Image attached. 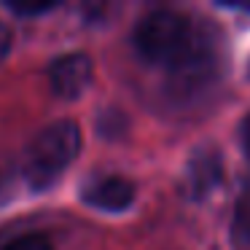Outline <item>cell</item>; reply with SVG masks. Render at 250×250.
Listing matches in <instances>:
<instances>
[{"mask_svg": "<svg viewBox=\"0 0 250 250\" xmlns=\"http://www.w3.org/2000/svg\"><path fill=\"white\" fill-rule=\"evenodd\" d=\"M137 57L180 83H205L218 65V33L191 14L159 8L132 33Z\"/></svg>", "mask_w": 250, "mask_h": 250, "instance_id": "obj_1", "label": "cell"}, {"mask_svg": "<svg viewBox=\"0 0 250 250\" xmlns=\"http://www.w3.org/2000/svg\"><path fill=\"white\" fill-rule=\"evenodd\" d=\"M81 153V129L76 121L60 119L38 132L24 148L22 172L33 191H46L65 175Z\"/></svg>", "mask_w": 250, "mask_h": 250, "instance_id": "obj_2", "label": "cell"}, {"mask_svg": "<svg viewBox=\"0 0 250 250\" xmlns=\"http://www.w3.org/2000/svg\"><path fill=\"white\" fill-rule=\"evenodd\" d=\"M92 73L94 65L86 54H62L49 65V86L62 100H78L92 83Z\"/></svg>", "mask_w": 250, "mask_h": 250, "instance_id": "obj_3", "label": "cell"}, {"mask_svg": "<svg viewBox=\"0 0 250 250\" xmlns=\"http://www.w3.org/2000/svg\"><path fill=\"white\" fill-rule=\"evenodd\" d=\"M81 199L89 207H94V210L116 215V212H124L132 207V202H135V183L129 178H124V175H103V178L83 186Z\"/></svg>", "mask_w": 250, "mask_h": 250, "instance_id": "obj_4", "label": "cell"}, {"mask_svg": "<svg viewBox=\"0 0 250 250\" xmlns=\"http://www.w3.org/2000/svg\"><path fill=\"white\" fill-rule=\"evenodd\" d=\"M223 164L215 151H196L186 169V188L191 196H205L210 188H215L223 178Z\"/></svg>", "mask_w": 250, "mask_h": 250, "instance_id": "obj_5", "label": "cell"}, {"mask_svg": "<svg viewBox=\"0 0 250 250\" xmlns=\"http://www.w3.org/2000/svg\"><path fill=\"white\" fill-rule=\"evenodd\" d=\"M234 239L239 245H250V194H245L237 202V210H234Z\"/></svg>", "mask_w": 250, "mask_h": 250, "instance_id": "obj_6", "label": "cell"}, {"mask_svg": "<svg viewBox=\"0 0 250 250\" xmlns=\"http://www.w3.org/2000/svg\"><path fill=\"white\" fill-rule=\"evenodd\" d=\"M0 250H54L43 234H17L11 239H3Z\"/></svg>", "mask_w": 250, "mask_h": 250, "instance_id": "obj_7", "label": "cell"}, {"mask_svg": "<svg viewBox=\"0 0 250 250\" xmlns=\"http://www.w3.org/2000/svg\"><path fill=\"white\" fill-rule=\"evenodd\" d=\"M14 14L19 17H38V14H49L57 8V3H8Z\"/></svg>", "mask_w": 250, "mask_h": 250, "instance_id": "obj_8", "label": "cell"}, {"mask_svg": "<svg viewBox=\"0 0 250 250\" xmlns=\"http://www.w3.org/2000/svg\"><path fill=\"white\" fill-rule=\"evenodd\" d=\"M8 54H11V30H8V24L0 19V62L6 60Z\"/></svg>", "mask_w": 250, "mask_h": 250, "instance_id": "obj_9", "label": "cell"}, {"mask_svg": "<svg viewBox=\"0 0 250 250\" xmlns=\"http://www.w3.org/2000/svg\"><path fill=\"white\" fill-rule=\"evenodd\" d=\"M239 140H242V146H245V151L250 153V116L239 124Z\"/></svg>", "mask_w": 250, "mask_h": 250, "instance_id": "obj_10", "label": "cell"}]
</instances>
